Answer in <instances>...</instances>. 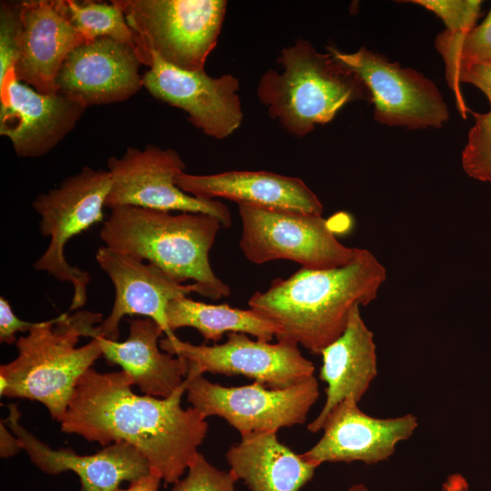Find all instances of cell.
<instances>
[{
	"label": "cell",
	"mask_w": 491,
	"mask_h": 491,
	"mask_svg": "<svg viewBox=\"0 0 491 491\" xmlns=\"http://www.w3.org/2000/svg\"><path fill=\"white\" fill-rule=\"evenodd\" d=\"M142 63L151 57L185 71L204 70L225 20V0H118Z\"/></svg>",
	"instance_id": "8992f818"
},
{
	"label": "cell",
	"mask_w": 491,
	"mask_h": 491,
	"mask_svg": "<svg viewBox=\"0 0 491 491\" xmlns=\"http://www.w3.org/2000/svg\"><path fill=\"white\" fill-rule=\"evenodd\" d=\"M435 47L445 62L446 79L455 95L458 111L466 118L468 108L457 83V75L464 66L491 63V8L479 25L465 33L446 30L439 33Z\"/></svg>",
	"instance_id": "d4e9b609"
},
{
	"label": "cell",
	"mask_w": 491,
	"mask_h": 491,
	"mask_svg": "<svg viewBox=\"0 0 491 491\" xmlns=\"http://www.w3.org/2000/svg\"><path fill=\"white\" fill-rule=\"evenodd\" d=\"M442 491H468V484L461 475L453 474L444 483Z\"/></svg>",
	"instance_id": "e575fe53"
},
{
	"label": "cell",
	"mask_w": 491,
	"mask_h": 491,
	"mask_svg": "<svg viewBox=\"0 0 491 491\" xmlns=\"http://www.w3.org/2000/svg\"><path fill=\"white\" fill-rule=\"evenodd\" d=\"M186 476L175 483L171 491H235L236 479L231 472L219 470L199 453Z\"/></svg>",
	"instance_id": "f1b7e54d"
},
{
	"label": "cell",
	"mask_w": 491,
	"mask_h": 491,
	"mask_svg": "<svg viewBox=\"0 0 491 491\" xmlns=\"http://www.w3.org/2000/svg\"><path fill=\"white\" fill-rule=\"evenodd\" d=\"M163 333L158 323L145 317L129 321V335L124 342L96 336L107 362L120 366L141 392L165 398L182 386L189 365L179 356L160 351Z\"/></svg>",
	"instance_id": "7402d4cb"
},
{
	"label": "cell",
	"mask_w": 491,
	"mask_h": 491,
	"mask_svg": "<svg viewBox=\"0 0 491 491\" xmlns=\"http://www.w3.org/2000/svg\"><path fill=\"white\" fill-rule=\"evenodd\" d=\"M35 322H27L17 317L10 305L4 297H0V341L12 344L17 341V332H29Z\"/></svg>",
	"instance_id": "4dcf8cb0"
},
{
	"label": "cell",
	"mask_w": 491,
	"mask_h": 491,
	"mask_svg": "<svg viewBox=\"0 0 491 491\" xmlns=\"http://www.w3.org/2000/svg\"><path fill=\"white\" fill-rule=\"evenodd\" d=\"M140 65L135 46L109 37L96 38L69 54L56 86L86 107L125 101L143 86Z\"/></svg>",
	"instance_id": "e0dca14e"
},
{
	"label": "cell",
	"mask_w": 491,
	"mask_h": 491,
	"mask_svg": "<svg viewBox=\"0 0 491 491\" xmlns=\"http://www.w3.org/2000/svg\"><path fill=\"white\" fill-rule=\"evenodd\" d=\"M472 114L475 124L462 152V166L470 177L491 183V110Z\"/></svg>",
	"instance_id": "4316f807"
},
{
	"label": "cell",
	"mask_w": 491,
	"mask_h": 491,
	"mask_svg": "<svg viewBox=\"0 0 491 491\" xmlns=\"http://www.w3.org/2000/svg\"><path fill=\"white\" fill-rule=\"evenodd\" d=\"M225 456L231 474L251 491H299L316 468L281 443L276 432L241 436Z\"/></svg>",
	"instance_id": "603a6c76"
},
{
	"label": "cell",
	"mask_w": 491,
	"mask_h": 491,
	"mask_svg": "<svg viewBox=\"0 0 491 491\" xmlns=\"http://www.w3.org/2000/svg\"><path fill=\"white\" fill-rule=\"evenodd\" d=\"M277 63L282 71L266 70L256 95L269 115L293 135H308L352 102L371 103L368 88L354 71L307 40L283 48Z\"/></svg>",
	"instance_id": "5b68a950"
},
{
	"label": "cell",
	"mask_w": 491,
	"mask_h": 491,
	"mask_svg": "<svg viewBox=\"0 0 491 491\" xmlns=\"http://www.w3.org/2000/svg\"><path fill=\"white\" fill-rule=\"evenodd\" d=\"M457 83L471 84L479 88L491 104V63L476 64L462 67L457 75Z\"/></svg>",
	"instance_id": "1f68e13d"
},
{
	"label": "cell",
	"mask_w": 491,
	"mask_h": 491,
	"mask_svg": "<svg viewBox=\"0 0 491 491\" xmlns=\"http://www.w3.org/2000/svg\"><path fill=\"white\" fill-rule=\"evenodd\" d=\"M95 259L114 285L115 296L109 316L95 327L94 336L117 341L120 321L126 315L151 318L167 337L175 336L166 325L167 305L191 293L202 295L197 284H181L158 266L105 246L98 248Z\"/></svg>",
	"instance_id": "9a60e30c"
},
{
	"label": "cell",
	"mask_w": 491,
	"mask_h": 491,
	"mask_svg": "<svg viewBox=\"0 0 491 491\" xmlns=\"http://www.w3.org/2000/svg\"><path fill=\"white\" fill-rule=\"evenodd\" d=\"M86 105L57 91L42 94L19 81L14 69L0 82V135L19 157H41L76 125Z\"/></svg>",
	"instance_id": "5bb4252c"
},
{
	"label": "cell",
	"mask_w": 491,
	"mask_h": 491,
	"mask_svg": "<svg viewBox=\"0 0 491 491\" xmlns=\"http://www.w3.org/2000/svg\"><path fill=\"white\" fill-rule=\"evenodd\" d=\"M348 491H369L368 488L363 484H357L352 486Z\"/></svg>",
	"instance_id": "d590c367"
},
{
	"label": "cell",
	"mask_w": 491,
	"mask_h": 491,
	"mask_svg": "<svg viewBox=\"0 0 491 491\" xmlns=\"http://www.w3.org/2000/svg\"><path fill=\"white\" fill-rule=\"evenodd\" d=\"M19 10L22 29L15 75L39 93H55L64 62L87 41L70 22L64 0L21 1Z\"/></svg>",
	"instance_id": "ac0fdd59"
},
{
	"label": "cell",
	"mask_w": 491,
	"mask_h": 491,
	"mask_svg": "<svg viewBox=\"0 0 491 491\" xmlns=\"http://www.w3.org/2000/svg\"><path fill=\"white\" fill-rule=\"evenodd\" d=\"M417 426L412 414L393 418L367 416L357 402L348 398L329 413L320 440L300 456L316 467L325 462L376 464L388 459L396 445L408 439Z\"/></svg>",
	"instance_id": "2e32d148"
},
{
	"label": "cell",
	"mask_w": 491,
	"mask_h": 491,
	"mask_svg": "<svg viewBox=\"0 0 491 491\" xmlns=\"http://www.w3.org/2000/svg\"><path fill=\"white\" fill-rule=\"evenodd\" d=\"M176 185L197 198H225L238 204L301 213L323 214V205L300 178L268 171H226L213 175L181 173Z\"/></svg>",
	"instance_id": "ffe728a7"
},
{
	"label": "cell",
	"mask_w": 491,
	"mask_h": 491,
	"mask_svg": "<svg viewBox=\"0 0 491 491\" xmlns=\"http://www.w3.org/2000/svg\"><path fill=\"white\" fill-rule=\"evenodd\" d=\"M223 344L193 345L176 336L159 342L160 348L185 359L189 366L227 376L242 375L268 388H286L314 376L315 366L299 346L288 341L270 344L230 332Z\"/></svg>",
	"instance_id": "7c38bea8"
},
{
	"label": "cell",
	"mask_w": 491,
	"mask_h": 491,
	"mask_svg": "<svg viewBox=\"0 0 491 491\" xmlns=\"http://www.w3.org/2000/svg\"><path fill=\"white\" fill-rule=\"evenodd\" d=\"M169 332L181 327L195 328L205 341L218 342L225 334H249L257 340L269 342L276 336V326L257 312L210 305L181 296L169 302L165 312Z\"/></svg>",
	"instance_id": "cb8c5ba5"
},
{
	"label": "cell",
	"mask_w": 491,
	"mask_h": 491,
	"mask_svg": "<svg viewBox=\"0 0 491 491\" xmlns=\"http://www.w3.org/2000/svg\"><path fill=\"white\" fill-rule=\"evenodd\" d=\"M189 366L186 398L205 418H224L241 436L256 432H277L306 422L319 397L318 382L312 376L286 388H268L254 382L223 386L204 378Z\"/></svg>",
	"instance_id": "9c48e42d"
},
{
	"label": "cell",
	"mask_w": 491,
	"mask_h": 491,
	"mask_svg": "<svg viewBox=\"0 0 491 491\" xmlns=\"http://www.w3.org/2000/svg\"><path fill=\"white\" fill-rule=\"evenodd\" d=\"M21 29L19 2H1L0 82L15 67L20 45Z\"/></svg>",
	"instance_id": "f546056e"
},
{
	"label": "cell",
	"mask_w": 491,
	"mask_h": 491,
	"mask_svg": "<svg viewBox=\"0 0 491 491\" xmlns=\"http://www.w3.org/2000/svg\"><path fill=\"white\" fill-rule=\"evenodd\" d=\"M64 5L70 22L87 42L109 37L135 46L133 31L118 0L111 4L64 0Z\"/></svg>",
	"instance_id": "484cf974"
},
{
	"label": "cell",
	"mask_w": 491,
	"mask_h": 491,
	"mask_svg": "<svg viewBox=\"0 0 491 491\" xmlns=\"http://www.w3.org/2000/svg\"><path fill=\"white\" fill-rule=\"evenodd\" d=\"M441 18L446 31L465 33L472 29L480 15V0H412Z\"/></svg>",
	"instance_id": "83f0119b"
},
{
	"label": "cell",
	"mask_w": 491,
	"mask_h": 491,
	"mask_svg": "<svg viewBox=\"0 0 491 491\" xmlns=\"http://www.w3.org/2000/svg\"><path fill=\"white\" fill-rule=\"evenodd\" d=\"M326 51L363 80L378 123L420 129L440 128L448 121L449 112L442 94L418 71L403 67L365 46L354 53L334 46H326Z\"/></svg>",
	"instance_id": "30bf717a"
},
{
	"label": "cell",
	"mask_w": 491,
	"mask_h": 491,
	"mask_svg": "<svg viewBox=\"0 0 491 491\" xmlns=\"http://www.w3.org/2000/svg\"><path fill=\"white\" fill-rule=\"evenodd\" d=\"M8 409L4 422L20 439L32 463L50 475L75 473L80 478V491H117L123 482L131 483L151 471L145 456L123 441L112 443L90 456L78 455L69 448L53 449L20 425L15 404L8 405Z\"/></svg>",
	"instance_id": "d6986e66"
},
{
	"label": "cell",
	"mask_w": 491,
	"mask_h": 491,
	"mask_svg": "<svg viewBox=\"0 0 491 491\" xmlns=\"http://www.w3.org/2000/svg\"><path fill=\"white\" fill-rule=\"evenodd\" d=\"M102 315L69 312L35 322L15 342L17 356L0 366V394L41 402L61 422L79 379L103 356L95 325Z\"/></svg>",
	"instance_id": "3957f363"
},
{
	"label": "cell",
	"mask_w": 491,
	"mask_h": 491,
	"mask_svg": "<svg viewBox=\"0 0 491 491\" xmlns=\"http://www.w3.org/2000/svg\"><path fill=\"white\" fill-rule=\"evenodd\" d=\"M360 306H355L344 333L321 353L319 378L326 382V403L307 426L312 433L322 430L329 413L342 401L359 402L377 375L376 348L372 331L365 324Z\"/></svg>",
	"instance_id": "44dd1931"
},
{
	"label": "cell",
	"mask_w": 491,
	"mask_h": 491,
	"mask_svg": "<svg viewBox=\"0 0 491 491\" xmlns=\"http://www.w3.org/2000/svg\"><path fill=\"white\" fill-rule=\"evenodd\" d=\"M111 185L105 207L131 205L160 211L204 213L218 218L223 227H230L227 206L217 200L190 195L175 184L185 170L180 155L172 148L148 145L144 149L127 147L121 157L107 160Z\"/></svg>",
	"instance_id": "8fae6325"
},
{
	"label": "cell",
	"mask_w": 491,
	"mask_h": 491,
	"mask_svg": "<svg viewBox=\"0 0 491 491\" xmlns=\"http://www.w3.org/2000/svg\"><path fill=\"white\" fill-rule=\"evenodd\" d=\"M221 226L218 218L204 213L172 214L124 205L111 208L100 238L105 246L147 260L181 284L195 281L202 296L217 300L231 293L209 262Z\"/></svg>",
	"instance_id": "277c9868"
},
{
	"label": "cell",
	"mask_w": 491,
	"mask_h": 491,
	"mask_svg": "<svg viewBox=\"0 0 491 491\" xmlns=\"http://www.w3.org/2000/svg\"><path fill=\"white\" fill-rule=\"evenodd\" d=\"M242 221L240 248L246 259L261 265L285 259L302 268L328 269L354 260L357 247L337 240L322 215L238 204Z\"/></svg>",
	"instance_id": "ba28073f"
},
{
	"label": "cell",
	"mask_w": 491,
	"mask_h": 491,
	"mask_svg": "<svg viewBox=\"0 0 491 491\" xmlns=\"http://www.w3.org/2000/svg\"><path fill=\"white\" fill-rule=\"evenodd\" d=\"M188 383L165 398L138 396L125 371L87 370L79 379L61 430L106 446L126 442L147 459L151 471L175 484L195 461L208 431L205 417L181 398Z\"/></svg>",
	"instance_id": "6da1fadb"
},
{
	"label": "cell",
	"mask_w": 491,
	"mask_h": 491,
	"mask_svg": "<svg viewBox=\"0 0 491 491\" xmlns=\"http://www.w3.org/2000/svg\"><path fill=\"white\" fill-rule=\"evenodd\" d=\"M23 449L20 439L13 436L5 426L4 420L0 423V456L10 457Z\"/></svg>",
	"instance_id": "d6a6232c"
},
{
	"label": "cell",
	"mask_w": 491,
	"mask_h": 491,
	"mask_svg": "<svg viewBox=\"0 0 491 491\" xmlns=\"http://www.w3.org/2000/svg\"><path fill=\"white\" fill-rule=\"evenodd\" d=\"M143 75V87L155 99L185 111L189 122L205 135L224 139L236 131L244 119L233 75L213 77L205 70L185 71L151 57Z\"/></svg>",
	"instance_id": "4fadbf2b"
},
{
	"label": "cell",
	"mask_w": 491,
	"mask_h": 491,
	"mask_svg": "<svg viewBox=\"0 0 491 491\" xmlns=\"http://www.w3.org/2000/svg\"><path fill=\"white\" fill-rule=\"evenodd\" d=\"M161 480L158 475L150 471L146 476L131 482L127 488H119L117 491H159Z\"/></svg>",
	"instance_id": "836d02e7"
},
{
	"label": "cell",
	"mask_w": 491,
	"mask_h": 491,
	"mask_svg": "<svg viewBox=\"0 0 491 491\" xmlns=\"http://www.w3.org/2000/svg\"><path fill=\"white\" fill-rule=\"evenodd\" d=\"M110 185L108 170L85 166L32 202L40 217V234L50 237L48 247L33 266L72 284L74 296L68 312L85 306L90 275L66 261L65 246L72 237L103 221Z\"/></svg>",
	"instance_id": "52a82bcc"
},
{
	"label": "cell",
	"mask_w": 491,
	"mask_h": 491,
	"mask_svg": "<svg viewBox=\"0 0 491 491\" xmlns=\"http://www.w3.org/2000/svg\"><path fill=\"white\" fill-rule=\"evenodd\" d=\"M386 279V267L375 255L358 248L344 266L301 268L274 279L266 291L251 296L248 306L276 326L277 341L321 355L344 333L353 308L374 301Z\"/></svg>",
	"instance_id": "7a4b0ae2"
}]
</instances>
